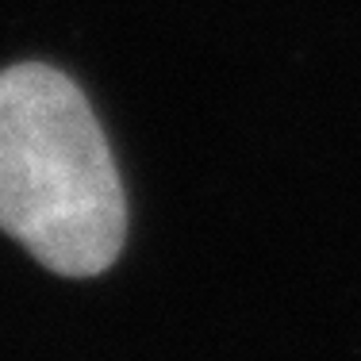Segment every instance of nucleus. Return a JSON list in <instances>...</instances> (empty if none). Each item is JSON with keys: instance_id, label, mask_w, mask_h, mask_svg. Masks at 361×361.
I'll use <instances>...</instances> for the list:
<instances>
[{"instance_id": "f257e3e1", "label": "nucleus", "mask_w": 361, "mask_h": 361, "mask_svg": "<svg viewBox=\"0 0 361 361\" xmlns=\"http://www.w3.org/2000/svg\"><path fill=\"white\" fill-rule=\"evenodd\" d=\"M0 231L62 277H97L127 238L119 169L89 97L42 62L0 70Z\"/></svg>"}]
</instances>
